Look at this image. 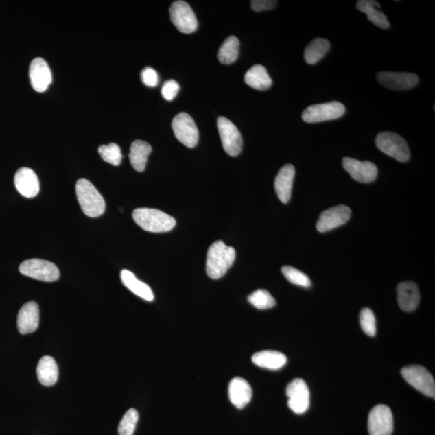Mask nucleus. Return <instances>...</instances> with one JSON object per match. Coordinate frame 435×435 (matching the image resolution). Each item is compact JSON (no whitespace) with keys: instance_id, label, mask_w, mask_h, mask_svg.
<instances>
[{"instance_id":"obj_11","label":"nucleus","mask_w":435,"mask_h":435,"mask_svg":"<svg viewBox=\"0 0 435 435\" xmlns=\"http://www.w3.org/2000/svg\"><path fill=\"white\" fill-rule=\"evenodd\" d=\"M370 435H391L393 430L392 411L386 405H377L370 411L368 423Z\"/></svg>"},{"instance_id":"obj_9","label":"nucleus","mask_w":435,"mask_h":435,"mask_svg":"<svg viewBox=\"0 0 435 435\" xmlns=\"http://www.w3.org/2000/svg\"><path fill=\"white\" fill-rule=\"evenodd\" d=\"M170 19L177 30L183 34H192L198 27V21L191 6L187 2L178 0L169 8Z\"/></svg>"},{"instance_id":"obj_30","label":"nucleus","mask_w":435,"mask_h":435,"mask_svg":"<svg viewBox=\"0 0 435 435\" xmlns=\"http://www.w3.org/2000/svg\"><path fill=\"white\" fill-rule=\"evenodd\" d=\"M248 302L259 309H267L274 307L276 301L266 290H257L248 296Z\"/></svg>"},{"instance_id":"obj_27","label":"nucleus","mask_w":435,"mask_h":435,"mask_svg":"<svg viewBox=\"0 0 435 435\" xmlns=\"http://www.w3.org/2000/svg\"><path fill=\"white\" fill-rule=\"evenodd\" d=\"M244 82L250 87L258 91H266L272 86V78L266 69L261 64L250 68L244 76Z\"/></svg>"},{"instance_id":"obj_36","label":"nucleus","mask_w":435,"mask_h":435,"mask_svg":"<svg viewBox=\"0 0 435 435\" xmlns=\"http://www.w3.org/2000/svg\"><path fill=\"white\" fill-rule=\"evenodd\" d=\"M141 76V80L145 86L149 87H155L158 85L159 76L158 73H157L154 69L151 67H146L143 69Z\"/></svg>"},{"instance_id":"obj_12","label":"nucleus","mask_w":435,"mask_h":435,"mask_svg":"<svg viewBox=\"0 0 435 435\" xmlns=\"http://www.w3.org/2000/svg\"><path fill=\"white\" fill-rule=\"evenodd\" d=\"M290 409L297 414H303L309 407V390L303 379H294L286 388Z\"/></svg>"},{"instance_id":"obj_28","label":"nucleus","mask_w":435,"mask_h":435,"mask_svg":"<svg viewBox=\"0 0 435 435\" xmlns=\"http://www.w3.org/2000/svg\"><path fill=\"white\" fill-rule=\"evenodd\" d=\"M330 48V43L326 39L316 38L313 40L305 49V61L309 64H316L325 56Z\"/></svg>"},{"instance_id":"obj_21","label":"nucleus","mask_w":435,"mask_h":435,"mask_svg":"<svg viewBox=\"0 0 435 435\" xmlns=\"http://www.w3.org/2000/svg\"><path fill=\"white\" fill-rule=\"evenodd\" d=\"M295 168L293 165H285L276 176L274 187L281 202L288 203L292 193Z\"/></svg>"},{"instance_id":"obj_22","label":"nucleus","mask_w":435,"mask_h":435,"mask_svg":"<svg viewBox=\"0 0 435 435\" xmlns=\"http://www.w3.org/2000/svg\"><path fill=\"white\" fill-rule=\"evenodd\" d=\"M252 362L257 366L270 370H279L287 363L286 356L279 351L266 350L252 355Z\"/></svg>"},{"instance_id":"obj_2","label":"nucleus","mask_w":435,"mask_h":435,"mask_svg":"<svg viewBox=\"0 0 435 435\" xmlns=\"http://www.w3.org/2000/svg\"><path fill=\"white\" fill-rule=\"evenodd\" d=\"M75 189L78 203L86 216L97 217L104 214L106 209L104 198L90 180H78Z\"/></svg>"},{"instance_id":"obj_31","label":"nucleus","mask_w":435,"mask_h":435,"mask_svg":"<svg viewBox=\"0 0 435 435\" xmlns=\"http://www.w3.org/2000/svg\"><path fill=\"white\" fill-rule=\"evenodd\" d=\"M99 154L102 159L110 165L118 166L121 163L122 152L117 143H110L108 145L99 146Z\"/></svg>"},{"instance_id":"obj_32","label":"nucleus","mask_w":435,"mask_h":435,"mask_svg":"<svg viewBox=\"0 0 435 435\" xmlns=\"http://www.w3.org/2000/svg\"><path fill=\"white\" fill-rule=\"evenodd\" d=\"M281 272L290 283L304 287V288H309L311 286V281L309 277L297 268L292 266H284L281 268Z\"/></svg>"},{"instance_id":"obj_5","label":"nucleus","mask_w":435,"mask_h":435,"mask_svg":"<svg viewBox=\"0 0 435 435\" xmlns=\"http://www.w3.org/2000/svg\"><path fill=\"white\" fill-rule=\"evenodd\" d=\"M401 375L405 381L416 390L434 398V379L427 368L420 365H410L401 369Z\"/></svg>"},{"instance_id":"obj_25","label":"nucleus","mask_w":435,"mask_h":435,"mask_svg":"<svg viewBox=\"0 0 435 435\" xmlns=\"http://www.w3.org/2000/svg\"><path fill=\"white\" fill-rule=\"evenodd\" d=\"M58 367L56 361L51 356L45 355L39 361L36 374L41 385L53 386L58 379Z\"/></svg>"},{"instance_id":"obj_18","label":"nucleus","mask_w":435,"mask_h":435,"mask_svg":"<svg viewBox=\"0 0 435 435\" xmlns=\"http://www.w3.org/2000/svg\"><path fill=\"white\" fill-rule=\"evenodd\" d=\"M40 321V311L38 303L29 302L20 309L17 317L18 330L22 335L30 334L38 329Z\"/></svg>"},{"instance_id":"obj_37","label":"nucleus","mask_w":435,"mask_h":435,"mask_svg":"<svg viewBox=\"0 0 435 435\" xmlns=\"http://www.w3.org/2000/svg\"><path fill=\"white\" fill-rule=\"evenodd\" d=\"M276 5L277 1H274V0H252L251 1L252 10L257 12L271 10Z\"/></svg>"},{"instance_id":"obj_20","label":"nucleus","mask_w":435,"mask_h":435,"mask_svg":"<svg viewBox=\"0 0 435 435\" xmlns=\"http://www.w3.org/2000/svg\"><path fill=\"white\" fill-rule=\"evenodd\" d=\"M229 399L238 409H243L251 401L252 390L246 379L235 377L231 379L228 387Z\"/></svg>"},{"instance_id":"obj_24","label":"nucleus","mask_w":435,"mask_h":435,"mask_svg":"<svg viewBox=\"0 0 435 435\" xmlns=\"http://www.w3.org/2000/svg\"><path fill=\"white\" fill-rule=\"evenodd\" d=\"M123 285L134 294L138 296L148 302H152L154 299V294L149 285L138 280L131 271L124 270L120 272Z\"/></svg>"},{"instance_id":"obj_35","label":"nucleus","mask_w":435,"mask_h":435,"mask_svg":"<svg viewBox=\"0 0 435 435\" xmlns=\"http://www.w3.org/2000/svg\"><path fill=\"white\" fill-rule=\"evenodd\" d=\"M180 86L177 82L171 80L166 81L161 88V95L165 100L172 101L178 95Z\"/></svg>"},{"instance_id":"obj_8","label":"nucleus","mask_w":435,"mask_h":435,"mask_svg":"<svg viewBox=\"0 0 435 435\" xmlns=\"http://www.w3.org/2000/svg\"><path fill=\"white\" fill-rule=\"evenodd\" d=\"M217 126L226 154L231 156H238L242 150L243 139L237 127L223 117L217 118Z\"/></svg>"},{"instance_id":"obj_4","label":"nucleus","mask_w":435,"mask_h":435,"mask_svg":"<svg viewBox=\"0 0 435 435\" xmlns=\"http://www.w3.org/2000/svg\"><path fill=\"white\" fill-rule=\"evenodd\" d=\"M376 145L384 154L400 162L409 161L410 152L403 137L395 132L379 133L376 138Z\"/></svg>"},{"instance_id":"obj_15","label":"nucleus","mask_w":435,"mask_h":435,"mask_svg":"<svg viewBox=\"0 0 435 435\" xmlns=\"http://www.w3.org/2000/svg\"><path fill=\"white\" fill-rule=\"evenodd\" d=\"M377 78L379 84L396 91L411 89L419 82V77L411 73L379 72Z\"/></svg>"},{"instance_id":"obj_19","label":"nucleus","mask_w":435,"mask_h":435,"mask_svg":"<svg viewBox=\"0 0 435 435\" xmlns=\"http://www.w3.org/2000/svg\"><path fill=\"white\" fill-rule=\"evenodd\" d=\"M397 302L402 311H414L419 307L420 292L418 285L413 281L401 282L397 286Z\"/></svg>"},{"instance_id":"obj_23","label":"nucleus","mask_w":435,"mask_h":435,"mask_svg":"<svg viewBox=\"0 0 435 435\" xmlns=\"http://www.w3.org/2000/svg\"><path fill=\"white\" fill-rule=\"evenodd\" d=\"M356 8L361 12L366 14L368 21H371L374 25L383 30H387L390 27L387 16L378 10V8H381V4L375 0H360L356 3Z\"/></svg>"},{"instance_id":"obj_13","label":"nucleus","mask_w":435,"mask_h":435,"mask_svg":"<svg viewBox=\"0 0 435 435\" xmlns=\"http://www.w3.org/2000/svg\"><path fill=\"white\" fill-rule=\"evenodd\" d=\"M351 211L349 207L340 205L323 211L317 222L319 233H326L344 225L350 220Z\"/></svg>"},{"instance_id":"obj_16","label":"nucleus","mask_w":435,"mask_h":435,"mask_svg":"<svg viewBox=\"0 0 435 435\" xmlns=\"http://www.w3.org/2000/svg\"><path fill=\"white\" fill-rule=\"evenodd\" d=\"M31 85L36 91L43 93L52 83V73L43 58L32 60L30 68Z\"/></svg>"},{"instance_id":"obj_7","label":"nucleus","mask_w":435,"mask_h":435,"mask_svg":"<svg viewBox=\"0 0 435 435\" xmlns=\"http://www.w3.org/2000/svg\"><path fill=\"white\" fill-rule=\"evenodd\" d=\"M19 270L22 275L45 282H54L58 280L60 272L52 262L31 259L21 263Z\"/></svg>"},{"instance_id":"obj_17","label":"nucleus","mask_w":435,"mask_h":435,"mask_svg":"<svg viewBox=\"0 0 435 435\" xmlns=\"http://www.w3.org/2000/svg\"><path fill=\"white\" fill-rule=\"evenodd\" d=\"M15 187L21 196L25 198H34L40 191V183L38 175L30 168H21L16 171L14 178Z\"/></svg>"},{"instance_id":"obj_29","label":"nucleus","mask_w":435,"mask_h":435,"mask_svg":"<svg viewBox=\"0 0 435 435\" xmlns=\"http://www.w3.org/2000/svg\"><path fill=\"white\" fill-rule=\"evenodd\" d=\"M239 41L231 36L226 39L217 52V58L222 64H230L237 61L239 56Z\"/></svg>"},{"instance_id":"obj_3","label":"nucleus","mask_w":435,"mask_h":435,"mask_svg":"<svg viewBox=\"0 0 435 435\" xmlns=\"http://www.w3.org/2000/svg\"><path fill=\"white\" fill-rule=\"evenodd\" d=\"M132 217L139 226L150 233H167L176 226V220L172 216L152 208H137L134 210Z\"/></svg>"},{"instance_id":"obj_6","label":"nucleus","mask_w":435,"mask_h":435,"mask_svg":"<svg viewBox=\"0 0 435 435\" xmlns=\"http://www.w3.org/2000/svg\"><path fill=\"white\" fill-rule=\"evenodd\" d=\"M346 108L340 102L314 104L308 106L302 115L303 121L313 124L339 119L344 115Z\"/></svg>"},{"instance_id":"obj_1","label":"nucleus","mask_w":435,"mask_h":435,"mask_svg":"<svg viewBox=\"0 0 435 435\" xmlns=\"http://www.w3.org/2000/svg\"><path fill=\"white\" fill-rule=\"evenodd\" d=\"M235 260V251L233 247L226 246L224 242H216L208 249L207 257V274L212 279H220L228 271Z\"/></svg>"},{"instance_id":"obj_10","label":"nucleus","mask_w":435,"mask_h":435,"mask_svg":"<svg viewBox=\"0 0 435 435\" xmlns=\"http://www.w3.org/2000/svg\"><path fill=\"white\" fill-rule=\"evenodd\" d=\"M174 135L185 146L194 148L199 138L198 129L191 115L180 113L176 115L172 121Z\"/></svg>"},{"instance_id":"obj_14","label":"nucleus","mask_w":435,"mask_h":435,"mask_svg":"<svg viewBox=\"0 0 435 435\" xmlns=\"http://www.w3.org/2000/svg\"><path fill=\"white\" fill-rule=\"evenodd\" d=\"M342 166L356 182L370 183L377 178V167L372 162L344 157L342 160Z\"/></svg>"},{"instance_id":"obj_34","label":"nucleus","mask_w":435,"mask_h":435,"mask_svg":"<svg viewBox=\"0 0 435 435\" xmlns=\"http://www.w3.org/2000/svg\"><path fill=\"white\" fill-rule=\"evenodd\" d=\"M360 323L365 334L374 336L377 333L376 318L369 308H364L360 314Z\"/></svg>"},{"instance_id":"obj_26","label":"nucleus","mask_w":435,"mask_h":435,"mask_svg":"<svg viewBox=\"0 0 435 435\" xmlns=\"http://www.w3.org/2000/svg\"><path fill=\"white\" fill-rule=\"evenodd\" d=\"M152 152V147L146 141L137 140L132 142L129 160L134 169L143 172L145 169L148 158Z\"/></svg>"},{"instance_id":"obj_33","label":"nucleus","mask_w":435,"mask_h":435,"mask_svg":"<svg viewBox=\"0 0 435 435\" xmlns=\"http://www.w3.org/2000/svg\"><path fill=\"white\" fill-rule=\"evenodd\" d=\"M138 420L139 414L135 409L128 410L119 424V434L133 435L134 432H135Z\"/></svg>"}]
</instances>
